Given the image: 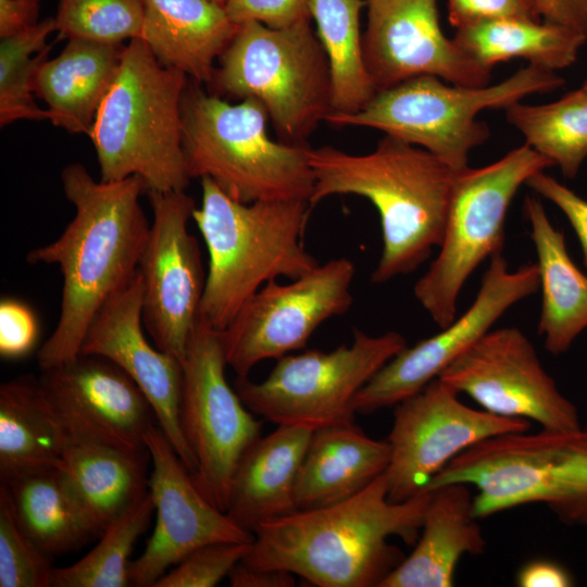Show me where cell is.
<instances>
[{"mask_svg": "<svg viewBox=\"0 0 587 587\" xmlns=\"http://www.w3.org/2000/svg\"><path fill=\"white\" fill-rule=\"evenodd\" d=\"M201 190L192 220L205 242L209 267L198 319L222 332L266 283L297 278L320 264L303 245L312 205L307 200L240 202L207 176Z\"/></svg>", "mask_w": 587, "mask_h": 587, "instance_id": "4", "label": "cell"}, {"mask_svg": "<svg viewBox=\"0 0 587 587\" xmlns=\"http://www.w3.org/2000/svg\"><path fill=\"white\" fill-rule=\"evenodd\" d=\"M141 39L157 60L199 84H209L239 25L212 0H143Z\"/></svg>", "mask_w": 587, "mask_h": 587, "instance_id": "26", "label": "cell"}, {"mask_svg": "<svg viewBox=\"0 0 587 587\" xmlns=\"http://www.w3.org/2000/svg\"><path fill=\"white\" fill-rule=\"evenodd\" d=\"M430 496L423 490L391 502L384 473L347 500L260 525L242 562L285 570L319 587H379L404 559L389 538L415 545Z\"/></svg>", "mask_w": 587, "mask_h": 587, "instance_id": "2", "label": "cell"}, {"mask_svg": "<svg viewBox=\"0 0 587 587\" xmlns=\"http://www.w3.org/2000/svg\"><path fill=\"white\" fill-rule=\"evenodd\" d=\"M61 182L75 215L55 240L26 255L30 264H57L63 278L59 321L37 353L41 371L79 357L95 315L135 279L150 233L139 176L96 182L83 164L72 163Z\"/></svg>", "mask_w": 587, "mask_h": 587, "instance_id": "1", "label": "cell"}, {"mask_svg": "<svg viewBox=\"0 0 587 587\" xmlns=\"http://www.w3.org/2000/svg\"><path fill=\"white\" fill-rule=\"evenodd\" d=\"M149 458L148 450L70 439L60 469L97 537L147 495Z\"/></svg>", "mask_w": 587, "mask_h": 587, "instance_id": "28", "label": "cell"}, {"mask_svg": "<svg viewBox=\"0 0 587 587\" xmlns=\"http://www.w3.org/2000/svg\"><path fill=\"white\" fill-rule=\"evenodd\" d=\"M420 537L412 552L379 587H450L460 558L485 552L471 486L449 483L430 490Z\"/></svg>", "mask_w": 587, "mask_h": 587, "instance_id": "23", "label": "cell"}, {"mask_svg": "<svg viewBox=\"0 0 587 587\" xmlns=\"http://www.w3.org/2000/svg\"><path fill=\"white\" fill-rule=\"evenodd\" d=\"M152 462L148 491L157 515L146 549L129 565V586L153 587L170 567L212 542H251L253 533L237 525L197 487L159 425L146 435Z\"/></svg>", "mask_w": 587, "mask_h": 587, "instance_id": "18", "label": "cell"}, {"mask_svg": "<svg viewBox=\"0 0 587 587\" xmlns=\"http://www.w3.org/2000/svg\"><path fill=\"white\" fill-rule=\"evenodd\" d=\"M251 542L204 545L167 571L153 587H214L243 560Z\"/></svg>", "mask_w": 587, "mask_h": 587, "instance_id": "38", "label": "cell"}, {"mask_svg": "<svg viewBox=\"0 0 587 587\" xmlns=\"http://www.w3.org/2000/svg\"><path fill=\"white\" fill-rule=\"evenodd\" d=\"M363 0H311V16L329 63L332 114L357 113L376 93L363 55Z\"/></svg>", "mask_w": 587, "mask_h": 587, "instance_id": "32", "label": "cell"}, {"mask_svg": "<svg viewBox=\"0 0 587 587\" xmlns=\"http://www.w3.org/2000/svg\"><path fill=\"white\" fill-rule=\"evenodd\" d=\"M143 0H59L55 29L60 37L122 43L140 38Z\"/></svg>", "mask_w": 587, "mask_h": 587, "instance_id": "36", "label": "cell"}, {"mask_svg": "<svg viewBox=\"0 0 587 587\" xmlns=\"http://www.w3.org/2000/svg\"><path fill=\"white\" fill-rule=\"evenodd\" d=\"M51 557L20 527L7 488L0 486V587H50Z\"/></svg>", "mask_w": 587, "mask_h": 587, "instance_id": "37", "label": "cell"}, {"mask_svg": "<svg viewBox=\"0 0 587 587\" xmlns=\"http://www.w3.org/2000/svg\"><path fill=\"white\" fill-rule=\"evenodd\" d=\"M538 290L537 263L510 271L502 253L492 257L470 308L438 334L407 346L389 360L357 394L355 413L396 405L422 390L489 332L507 310Z\"/></svg>", "mask_w": 587, "mask_h": 587, "instance_id": "17", "label": "cell"}, {"mask_svg": "<svg viewBox=\"0 0 587 587\" xmlns=\"http://www.w3.org/2000/svg\"><path fill=\"white\" fill-rule=\"evenodd\" d=\"M124 50L123 43L72 38L57 58L46 60L34 76L33 89L48 105L49 121L89 136Z\"/></svg>", "mask_w": 587, "mask_h": 587, "instance_id": "25", "label": "cell"}, {"mask_svg": "<svg viewBox=\"0 0 587 587\" xmlns=\"http://www.w3.org/2000/svg\"><path fill=\"white\" fill-rule=\"evenodd\" d=\"M39 379L71 438L147 450L154 411L139 386L112 361L79 354L42 371Z\"/></svg>", "mask_w": 587, "mask_h": 587, "instance_id": "20", "label": "cell"}, {"mask_svg": "<svg viewBox=\"0 0 587 587\" xmlns=\"http://www.w3.org/2000/svg\"><path fill=\"white\" fill-rule=\"evenodd\" d=\"M147 195L153 221L138 268L142 322L154 346L183 363L207 277L199 243L188 230L196 204L185 190H148Z\"/></svg>", "mask_w": 587, "mask_h": 587, "instance_id": "15", "label": "cell"}, {"mask_svg": "<svg viewBox=\"0 0 587 587\" xmlns=\"http://www.w3.org/2000/svg\"><path fill=\"white\" fill-rule=\"evenodd\" d=\"M405 347L398 332L371 336L355 328L350 345L286 354L263 380L236 377L234 388L252 413L276 425L316 430L353 423L357 394Z\"/></svg>", "mask_w": 587, "mask_h": 587, "instance_id": "11", "label": "cell"}, {"mask_svg": "<svg viewBox=\"0 0 587 587\" xmlns=\"http://www.w3.org/2000/svg\"><path fill=\"white\" fill-rule=\"evenodd\" d=\"M438 378L492 414L535 421L545 429L582 426L576 405L562 395L516 327L490 329Z\"/></svg>", "mask_w": 587, "mask_h": 587, "instance_id": "16", "label": "cell"}, {"mask_svg": "<svg viewBox=\"0 0 587 587\" xmlns=\"http://www.w3.org/2000/svg\"><path fill=\"white\" fill-rule=\"evenodd\" d=\"M55 29L54 17H47L35 26L0 43V125L18 120H49L33 97V80L38 67L48 60L51 46L48 36Z\"/></svg>", "mask_w": 587, "mask_h": 587, "instance_id": "35", "label": "cell"}, {"mask_svg": "<svg viewBox=\"0 0 587 587\" xmlns=\"http://www.w3.org/2000/svg\"><path fill=\"white\" fill-rule=\"evenodd\" d=\"M212 1L218 3V4L223 5V7H224V3L226 2V0H212Z\"/></svg>", "mask_w": 587, "mask_h": 587, "instance_id": "47", "label": "cell"}, {"mask_svg": "<svg viewBox=\"0 0 587 587\" xmlns=\"http://www.w3.org/2000/svg\"><path fill=\"white\" fill-rule=\"evenodd\" d=\"M311 0H226L224 9L237 25L258 22L279 29L311 21Z\"/></svg>", "mask_w": 587, "mask_h": 587, "instance_id": "39", "label": "cell"}, {"mask_svg": "<svg viewBox=\"0 0 587 587\" xmlns=\"http://www.w3.org/2000/svg\"><path fill=\"white\" fill-rule=\"evenodd\" d=\"M296 575L285 570L254 569L239 562L228 574L232 587H291Z\"/></svg>", "mask_w": 587, "mask_h": 587, "instance_id": "46", "label": "cell"}, {"mask_svg": "<svg viewBox=\"0 0 587 587\" xmlns=\"http://www.w3.org/2000/svg\"><path fill=\"white\" fill-rule=\"evenodd\" d=\"M537 254L542 303L538 334L553 355L565 353L587 328V276L571 259L564 235L550 222L541 200L524 199Z\"/></svg>", "mask_w": 587, "mask_h": 587, "instance_id": "27", "label": "cell"}, {"mask_svg": "<svg viewBox=\"0 0 587 587\" xmlns=\"http://www.w3.org/2000/svg\"><path fill=\"white\" fill-rule=\"evenodd\" d=\"M565 80L528 64L497 84L454 85L435 75H420L378 91L359 112L329 114L333 126H361L423 148L459 172L473 149L484 145L488 125L477 120L486 109H505L523 98L551 92Z\"/></svg>", "mask_w": 587, "mask_h": 587, "instance_id": "8", "label": "cell"}, {"mask_svg": "<svg viewBox=\"0 0 587 587\" xmlns=\"http://www.w3.org/2000/svg\"><path fill=\"white\" fill-rule=\"evenodd\" d=\"M15 519L49 557L73 551L97 537L60 467H43L1 478Z\"/></svg>", "mask_w": 587, "mask_h": 587, "instance_id": "30", "label": "cell"}, {"mask_svg": "<svg viewBox=\"0 0 587 587\" xmlns=\"http://www.w3.org/2000/svg\"><path fill=\"white\" fill-rule=\"evenodd\" d=\"M71 437L40 379L24 375L0 386V475L60 467Z\"/></svg>", "mask_w": 587, "mask_h": 587, "instance_id": "29", "label": "cell"}, {"mask_svg": "<svg viewBox=\"0 0 587 587\" xmlns=\"http://www.w3.org/2000/svg\"><path fill=\"white\" fill-rule=\"evenodd\" d=\"M313 430L277 425L242 454L232 477L227 515L253 533L296 511V484Z\"/></svg>", "mask_w": 587, "mask_h": 587, "instance_id": "22", "label": "cell"}, {"mask_svg": "<svg viewBox=\"0 0 587 587\" xmlns=\"http://www.w3.org/2000/svg\"><path fill=\"white\" fill-rule=\"evenodd\" d=\"M389 461V442L369 437L354 422L313 430L297 478V509L355 496L386 472Z\"/></svg>", "mask_w": 587, "mask_h": 587, "instance_id": "24", "label": "cell"}, {"mask_svg": "<svg viewBox=\"0 0 587 587\" xmlns=\"http://www.w3.org/2000/svg\"><path fill=\"white\" fill-rule=\"evenodd\" d=\"M525 185L557 205L566 216L578 238L584 264L587 267V200L545 171L534 174Z\"/></svg>", "mask_w": 587, "mask_h": 587, "instance_id": "42", "label": "cell"}, {"mask_svg": "<svg viewBox=\"0 0 587 587\" xmlns=\"http://www.w3.org/2000/svg\"><path fill=\"white\" fill-rule=\"evenodd\" d=\"M310 22L239 25L208 84L213 95L259 101L278 140L300 147L333 112L329 63Z\"/></svg>", "mask_w": 587, "mask_h": 587, "instance_id": "9", "label": "cell"}, {"mask_svg": "<svg viewBox=\"0 0 587 587\" xmlns=\"http://www.w3.org/2000/svg\"><path fill=\"white\" fill-rule=\"evenodd\" d=\"M308 160L312 207L335 195H354L378 211L383 249L373 284L414 272L440 246L457 172L427 150L385 135L370 153L309 147Z\"/></svg>", "mask_w": 587, "mask_h": 587, "instance_id": "3", "label": "cell"}, {"mask_svg": "<svg viewBox=\"0 0 587 587\" xmlns=\"http://www.w3.org/2000/svg\"><path fill=\"white\" fill-rule=\"evenodd\" d=\"M545 22L558 24L587 38V0H535Z\"/></svg>", "mask_w": 587, "mask_h": 587, "instance_id": "43", "label": "cell"}, {"mask_svg": "<svg viewBox=\"0 0 587 587\" xmlns=\"http://www.w3.org/2000/svg\"><path fill=\"white\" fill-rule=\"evenodd\" d=\"M354 275V263L342 257L288 284L266 283L221 332L227 366L248 377L260 362L303 349L322 323L349 310Z\"/></svg>", "mask_w": 587, "mask_h": 587, "instance_id": "13", "label": "cell"}, {"mask_svg": "<svg viewBox=\"0 0 587 587\" xmlns=\"http://www.w3.org/2000/svg\"><path fill=\"white\" fill-rule=\"evenodd\" d=\"M527 1H528L529 3H532V4L535 7V9H536L535 0H527ZM536 10H537V9H536Z\"/></svg>", "mask_w": 587, "mask_h": 587, "instance_id": "49", "label": "cell"}, {"mask_svg": "<svg viewBox=\"0 0 587 587\" xmlns=\"http://www.w3.org/2000/svg\"><path fill=\"white\" fill-rule=\"evenodd\" d=\"M183 149L190 178L210 177L230 198L307 200L314 187L310 146L273 140L270 117L254 99L232 104L187 83L182 97Z\"/></svg>", "mask_w": 587, "mask_h": 587, "instance_id": "6", "label": "cell"}, {"mask_svg": "<svg viewBox=\"0 0 587 587\" xmlns=\"http://www.w3.org/2000/svg\"><path fill=\"white\" fill-rule=\"evenodd\" d=\"M143 288L135 279L98 311L85 335L80 354L105 358L121 367L143 391L158 425L191 474L196 460L180 422L183 363L152 346L143 334Z\"/></svg>", "mask_w": 587, "mask_h": 587, "instance_id": "21", "label": "cell"}, {"mask_svg": "<svg viewBox=\"0 0 587 587\" xmlns=\"http://www.w3.org/2000/svg\"><path fill=\"white\" fill-rule=\"evenodd\" d=\"M187 77L162 65L141 38L129 40L89 134L101 182L137 175L146 191L186 189L191 179L183 149Z\"/></svg>", "mask_w": 587, "mask_h": 587, "instance_id": "5", "label": "cell"}, {"mask_svg": "<svg viewBox=\"0 0 587 587\" xmlns=\"http://www.w3.org/2000/svg\"><path fill=\"white\" fill-rule=\"evenodd\" d=\"M363 55L376 92L420 75L488 85L491 71L469 58L439 23L437 0H364Z\"/></svg>", "mask_w": 587, "mask_h": 587, "instance_id": "19", "label": "cell"}, {"mask_svg": "<svg viewBox=\"0 0 587 587\" xmlns=\"http://www.w3.org/2000/svg\"><path fill=\"white\" fill-rule=\"evenodd\" d=\"M509 17L541 21L535 7L527 0H448V18L457 29Z\"/></svg>", "mask_w": 587, "mask_h": 587, "instance_id": "41", "label": "cell"}, {"mask_svg": "<svg viewBox=\"0 0 587 587\" xmlns=\"http://www.w3.org/2000/svg\"><path fill=\"white\" fill-rule=\"evenodd\" d=\"M40 0H0V38L20 34L38 23Z\"/></svg>", "mask_w": 587, "mask_h": 587, "instance_id": "45", "label": "cell"}, {"mask_svg": "<svg viewBox=\"0 0 587 587\" xmlns=\"http://www.w3.org/2000/svg\"><path fill=\"white\" fill-rule=\"evenodd\" d=\"M153 512L154 504L148 491L100 536L99 542L86 555L68 566L54 567L52 586H129V558L138 538L149 527Z\"/></svg>", "mask_w": 587, "mask_h": 587, "instance_id": "34", "label": "cell"}, {"mask_svg": "<svg viewBox=\"0 0 587 587\" xmlns=\"http://www.w3.org/2000/svg\"><path fill=\"white\" fill-rule=\"evenodd\" d=\"M474 487L475 516L544 504L569 526L587 527V426L485 439L453 458L426 485Z\"/></svg>", "mask_w": 587, "mask_h": 587, "instance_id": "7", "label": "cell"}, {"mask_svg": "<svg viewBox=\"0 0 587 587\" xmlns=\"http://www.w3.org/2000/svg\"><path fill=\"white\" fill-rule=\"evenodd\" d=\"M550 166L524 143L488 165L457 172L439 252L413 289L440 328L455 319L459 295L475 268L502 253L507 212L519 188Z\"/></svg>", "mask_w": 587, "mask_h": 587, "instance_id": "10", "label": "cell"}, {"mask_svg": "<svg viewBox=\"0 0 587 587\" xmlns=\"http://www.w3.org/2000/svg\"><path fill=\"white\" fill-rule=\"evenodd\" d=\"M458 396L437 377L395 405L387 438L390 461L385 472L391 502H403L423 491L444 466L467 448L530 428L528 420L470 408Z\"/></svg>", "mask_w": 587, "mask_h": 587, "instance_id": "14", "label": "cell"}, {"mask_svg": "<svg viewBox=\"0 0 587 587\" xmlns=\"http://www.w3.org/2000/svg\"><path fill=\"white\" fill-rule=\"evenodd\" d=\"M507 122L525 143L573 179L587 158V90L583 87L545 104L515 102L504 109Z\"/></svg>", "mask_w": 587, "mask_h": 587, "instance_id": "33", "label": "cell"}, {"mask_svg": "<svg viewBox=\"0 0 587 587\" xmlns=\"http://www.w3.org/2000/svg\"><path fill=\"white\" fill-rule=\"evenodd\" d=\"M452 40L488 71L497 63L519 58L555 72L576 61L587 38L558 24L509 17L458 28Z\"/></svg>", "mask_w": 587, "mask_h": 587, "instance_id": "31", "label": "cell"}, {"mask_svg": "<svg viewBox=\"0 0 587 587\" xmlns=\"http://www.w3.org/2000/svg\"><path fill=\"white\" fill-rule=\"evenodd\" d=\"M582 87L587 90V79L583 83Z\"/></svg>", "mask_w": 587, "mask_h": 587, "instance_id": "48", "label": "cell"}, {"mask_svg": "<svg viewBox=\"0 0 587 587\" xmlns=\"http://www.w3.org/2000/svg\"><path fill=\"white\" fill-rule=\"evenodd\" d=\"M516 583L521 587H570L574 585V579L561 564L537 559L520 569Z\"/></svg>", "mask_w": 587, "mask_h": 587, "instance_id": "44", "label": "cell"}, {"mask_svg": "<svg viewBox=\"0 0 587 587\" xmlns=\"http://www.w3.org/2000/svg\"><path fill=\"white\" fill-rule=\"evenodd\" d=\"M226 366L221 332L198 319L183 362L180 422L196 460L193 480L224 512L235 469L262 429L228 384Z\"/></svg>", "mask_w": 587, "mask_h": 587, "instance_id": "12", "label": "cell"}, {"mask_svg": "<svg viewBox=\"0 0 587 587\" xmlns=\"http://www.w3.org/2000/svg\"><path fill=\"white\" fill-rule=\"evenodd\" d=\"M39 324L35 312L23 301L4 298L0 302V354L20 359L36 346Z\"/></svg>", "mask_w": 587, "mask_h": 587, "instance_id": "40", "label": "cell"}]
</instances>
